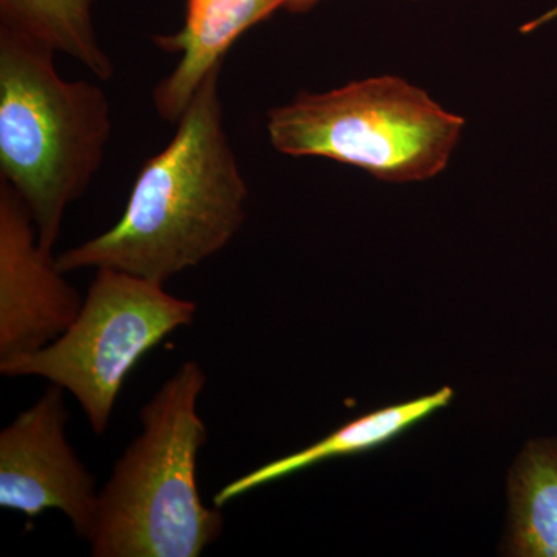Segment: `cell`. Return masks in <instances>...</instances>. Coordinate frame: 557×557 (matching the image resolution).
<instances>
[{"label":"cell","instance_id":"5b68a950","mask_svg":"<svg viewBox=\"0 0 557 557\" xmlns=\"http://www.w3.org/2000/svg\"><path fill=\"white\" fill-rule=\"evenodd\" d=\"M196 314L194 300L171 295L160 282L100 269L70 327L49 346L0 359V373L39 376L64 388L101 435L139 359Z\"/></svg>","mask_w":557,"mask_h":557},{"label":"cell","instance_id":"7a4b0ae2","mask_svg":"<svg viewBox=\"0 0 557 557\" xmlns=\"http://www.w3.org/2000/svg\"><path fill=\"white\" fill-rule=\"evenodd\" d=\"M207 375L186 361L139 410L141 432L98 494L94 557H199L225 528L197 485L208 431L197 412Z\"/></svg>","mask_w":557,"mask_h":557},{"label":"cell","instance_id":"52a82bcc","mask_svg":"<svg viewBox=\"0 0 557 557\" xmlns=\"http://www.w3.org/2000/svg\"><path fill=\"white\" fill-rule=\"evenodd\" d=\"M53 249L39 244L27 205L0 185V359L49 346L78 317L83 298Z\"/></svg>","mask_w":557,"mask_h":557},{"label":"cell","instance_id":"30bf717a","mask_svg":"<svg viewBox=\"0 0 557 557\" xmlns=\"http://www.w3.org/2000/svg\"><path fill=\"white\" fill-rule=\"evenodd\" d=\"M505 555L557 557V438L530 440L509 471Z\"/></svg>","mask_w":557,"mask_h":557},{"label":"cell","instance_id":"7c38bea8","mask_svg":"<svg viewBox=\"0 0 557 557\" xmlns=\"http://www.w3.org/2000/svg\"><path fill=\"white\" fill-rule=\"evenodd\" d=\"M319 0H288L287 10L300 13V11L310 10L311 7L317 5Z\"/></svg>","mask_w":557,"mask_h":557},{"label":"cell","instance_id":"3957f363","mask_svg":"<svg viewBox=\"0 0 557 557\" xmlns=\"http://www.w3.org/2000/svg\"><path fill=\"white\" fill-rule=\"evenodd\" d=\"M54 53L0 27V174L27 205L47 249L100 170L112 131L108 95L87 81L62 79Z\"/></svg>","mask_w":557,"mask_h":557},{"label":"cell","instance_id":"ba28073f","mask_svg":"<svg viewBox=\"0 0 557 557\" xmlns=\"http://www.w3.org/2000/svg\"><path fill=\"white\" fill-rule=\"evenodd\" d=\"M288 0H188L185 25L175 35L156 36L153 44L180 54L177 67L153 90V108L161 120L177 123L209 73L222 67L223 58L248 28Z\"/></svg>","mask_w":557,"mask_h":557},{"label":"cell","instance_id":"9c48e42d","mask_svg":"<svg viewBox=\"0 0 557 557\" xmlns=\"http://www.w3.org/2000/svg\"><path fill=\"white\" fill-rule=\"evenodd\" d=\"M453 398V388L442 387L434 394L423 395V397L410 399L401 405L387 406V408L375 410L368 416L359 417L313 445L270 461V463L233 480L215 494L214 505L219 508L225 507L228 502L244 496L256 487L269 485L271 482L296 474V472L314 467L322 461L355 456V454L379 448L384 443L391 442L403 432L408 431L413 424L420 423L424 418L448 406Z\"/></svg>","mask_w":557,"mask_h":557},{"label":"cell","instance_id":"8fae6325","mask_svg":"<svg viewBox=\"0 0 557 557\" xmlns=\"http://www.w3.org/2000/svg\"><path fill=\"white\" fill-rule=\"evenodd\" d=\"M95 0H0L2 25L39 40L57 53L81 62L102 81L113 64L101 49L91 22Z\"/></svg>","mask_w":557,"mask_h":557},{"label":"cell","instance_id":"277c9868","mask_svg":"<svg viewBox=\"0 0 557 557\" xmlns=\"http://www.w3.org/2000/svg\"><path fill=\"white\" fill-rule=\"evenodd\" d=\"M463 126L426 91L395 76L299 95L270 110L267 121L271 145L285 156L324 157L397 183L445 170Z\"/></svg>","mask_w":557,"mask_h":557},{"label":"cell","instance_id":"8992f818","mask_svg":"<svg viewBox=\"0 0 557 557\" xmlns=\"http://www.w3.org/2000/svg\"><path fill=\"white\" fill-rule=\"evenodd\" d=\"M64 392L50 384L0 432V507L28 518L60 509L78 537L89 542L100 490L65 437Z\"/></svg>","mask_w":557,"mask_h":557},{"label":"cell","instance_id":"6da1fadb","mask_svg":"<svg viewBox=\"0 0 557 557\" xmlns=\"http://www.w3.org/2000/svg\"><path fill=\"white\" fill-rule=\"evenodd\" d=\"M220 70L194 95L170 145L143 164L119 222L61 252V271L112 269L166 284L239 233L248 188L223 124Z\"/></svg>","mask_w":557,"mask_h":557}]
</instances>
